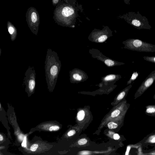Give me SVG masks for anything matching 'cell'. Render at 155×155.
I'll return each instance as SVG.
<instances>
[{
    "instance_id": "6da1fadb",
    "label": "cell",
    "mask_w": 155,
    "mask_h": 155,
    "mask_svg": "<svg viewBox=\"0 0 155 155\" xmlns=\"http://www.w3.org/2000/svg\"><path fill=\"white\" fill-rule=\"evenodd\" d=\"M45 64L46 82L48 87L52 88L57 82L61 66L57 53L50 48L48 49Z\"/></svg>"
},
{
    "instance_id": "7a4b0ae2",
    "label": "cell",
    "mask_w": 155,
    "mask_h": 155,
    "mask_svg": "<svg viewBox=\"0 0 155 155\" xmlns=\"http://www.w3.org/2000/svg\"><path fill=\"white\" fill-rule=\"evenodd\" d=\"M53 17L56 22L61 26L71 28L75 27L77 14L74 7L68 4H58Z\"/></svg>"
},
{
    "instance_id": "3957f363",
    "label": "cell",
    "mask_w": 155,
    "mask_h": 155,
    "mask_svg": "<svg viewBox=\"0 0 155 155\" xmlns=\"http://www.w3.org/2000/svg\"><path fill=\"white\" fill-rule=\"evenodd\" d=\"M118 18L124 19L128 24L138 29H150L151 27L149 24L148 19L142 16L139 12H129L125 14L119 15Z\"/></svg>"
},
{
    "instance_id": "277c9868",
    "label": "cell",
    "mask_w": 155,
    "mask_h": 155,
    "mask_svg": "<svg viewBox=\"0 0 155 155\" xmlns=\"http://www.w3.org/2000/svg\"><path fill=\"white\" fill-rule=\"evenodd\" d=\"M123 47L129 50L142 52H155V45L135 39H129L123 41Z\"/></svg>"
},
{
    "instance_id": "5b68a950",
    "label": "cell",
    "mask_w": 155,
    "mask_h": 155,
    "mask_svg": "<svg viewBox=\"0 0 155 155\" xmlns=\"http://www.w3.org/2000/svg\"><path fill=\"white\" fill-rule=\"evenodd\" d=\"M26 21L28 27L34 35H38L40 24V17L36 9L32 7L27 10L26 13Z\"/></svg>"
},
{
    "instance_id": "8992f818",
    "label": "cell",
    "mask_w": 155,
    "mask_h": 155,
    "mask_svg": "<svg viewBox=\"0 0 155 155\" xmlns=\"http://www.w3.org/2000/svg\"><path fill=\"white\" fill-rule=\"evenodd\" d=\"M101 29H94L88 37V39L93 42L103 43L112 36V31L107 26H102Z\"/></svg>"
},
{
    "instance_id": "52a82bcc",
    "label": "cell",
    "mask_w": 155,
    "mask_h": 155,
    "mask_svg": "<svg viewBox=\"0 0 155 155\" xmlns=\"http://www.w3.org/2000/svg\"><path fill=\"white\" fill-rule=\"evenodd\" d=\"M23 83L25 86V91L30 93H32L36 84V73L33 66L28 67L25 74Z\"/></svg>"
},
{
    "instance_id": "ba28073f",
    "label": "cell",
    "mask_w": 155,
    "mask_h": 155,
    "mask_svg": "<svg viewBox=\"0 0 155 155\" xmlns=\"http://www.w3.org/2000/svg\"><path fill=\"white\" fill-rule=\"evenodd\" d=\"M89 53L93 58L101 61L108 67L121 65L125 64L124 63L116 61L105 56L98 50L96 49H90Z\"/></svg>"
},
{
    "instance_id": "9c48e42d",
    "label": "cell",
    "mask_w": 155,
    "mask_h": 155,
    "mask_svg": "<svg viewBox=\"0 0 155 155\" xmlns=\"http://www.w3.org/2000/svg\"><path fill=\"white\" fill-rule=\"evenodd\" d=\"M69 80L71 83H78L86 81L88 78L87 74L83 70L74 68L69 72Z\"/></svg>"
},
{
    "instance_id": "30bf717a",
    "label": "cell",
    "mask_w": 155,
    "mask_h": 155,
    "mask_svg": "<svg viewBox=\"0 0 155 155\" xmlns=\"http://www.w3.org/2000/svg\"><path fill=\"white\" fill-rule=\"evenodd\" d=\"M5 110L2 106L0 103V121L1 122L4 127L6 129L9 135L11 137L10 132L9 131L10 128L8 125L6 114Z\"/></svg>"
},
{
    "instance_id": "8fae6325",
    "label": "cell",
    "mask_w": 155,
    "mask_h": 155,
    "mask_svg": "<svg viewBox=\"0 0 155 155\" xmlns=\"http://www.w3.org/2000/svg\"><path fill=\"white\" fill-rule=\"evenodd\" d=\"M7 28L9 34L10 38L12 41H14L16 38L17 31L15 26L10 21L7 23Z\"/></svg>"
},
{
    "instance_id": "7c38bea8",
    "label": "cell",
    "mask_w": 155,
    "mask_h": 155,
    "mask_svg": "<svg viewBox=\"0 0 155 155\" xmlns=\"http://www.w3.org/2000/svg\"><path fill=\"white\" fill-rule=\"evenodd\" d=\"M121 78V76L119 74H110L102 77L101 80L105 82L110 83L116 81Z\"/></svg>"
},
{
    "instance_id": "4fadbf2b",
    "label": "cell",
    "mask_w": 155,
    "mask_h": 155,
    "mask_svg": "<svg viewBox=\"0 0 155 155\" xmlns=\"http://www.w3.org/2000/svg\"><path fill=\"white\" fill-rule=\"evenodd\" d=\"M9 140L5 135L3 133H0V146H7L10 143Z\"/></svg>"
},
{
    "instance_id": "5bb4252c",
    "label": "cell",
    "mask_w": 155,
    "mask_h": 155,
    "mask_svg": "<svg viewBox=\"0 0 155 155\" xmlns=\"http://www.w3.org/2000/svg\"><path fill=\"white\" fill-rule=\"evenodd\" d=\"M85 112L83 110H81L77 113V118L78 120L79 121L83 120L85 116Z\"/></svg>"
},
{
    "instance_id": "9a60e30c",
    "label": "cell",
    "mask_w": 155,
    "mask_h": 155,
    "mask_svg": "<svg viewBox=\"0 0 155 155\" xmlns=\"http://www.w3.org/2000/svg\"><path fill=\"white\" fill-rule=\"evenodd\" d=\"M138 74L137 72H134L132 74L131 77L128 82L127 84L131 83L132 81L134 80L138 76Z\"/></svg>"
},
{
    "instance_id": "2e32d148",
    "label": "cell",
    "mask_w": 155,
    "mask_h": 155,
    "mask_svg": "<svg viewBox=\"0 0 155 155\" xmlns=\"http://www.w3.org/2000/svg\"><path fill=\"white\" fill-rule=\"evenodd\" d=\"M143 58L147 61L150 62L152 63H155V57H149V56H144Z\"/></svg>"
},
{
    "instance_id": "e0dca14e",
    "label": "cell",
    "mask_w": 155,
    "mask_h": 155,
    "mask_svg": "<svg viewBox=\"0 0 155 155\" xmlns=\"http://www.w3.org/2000/svg\"><path fill=\"white\" fill-rule=\"evenodd\" d=\"M107 126L110 129H115L118 127V125L117 124L113 122L109 123L108 124Z\"/></svg>"
},
{
    "instance_id": "ac0fdd59",
    "label": "cell",
    "mask_w": 155,
    "mask_h": 155,
    "mask_svg": "<svg viewBox=\"0 0 155 155\" xmlns=\"http://www.w3.org/2000/svg\"><path fill=\"white\" fill-rule=\"evenodd\" d=\"M120 111L118 110H114L111 114V116L112 117H114L117 116L120 114Z\"/></svg>"
},
{
    "instance_id": "d6986e66",
    "label": "cell",
    "mask_w": 155,
    "mask_h": 155,
    "mask_svg": "<svg viewBox=\"0 0 155 155\" xmlns=\"http://www.w3.org/2000/svg\"><path fill=\"white\" fill-rule=\"evenodd\" d=\"M87 142V140L85 138H82L79 140L78 141V143L79 145H83Z\"/></svg>"
},
{
    "instance_id": "ffe728a7",
    "label": "cell",
    "mask_w": 155,
    "mask_h": 155,
    "mask_svg": "<svg viewBox=\"0 0 155 155\" xmlns=\"http://www.w3.org/2000/svg\"><path fill=\"white\" fill-rule=\"evenodd\" d=\"M38 147V144L35 143L32 145L30 147V150L32 152L35 151Z\"/></svg>"
},
{
    "instance_id": "44dd1931",
    "label": "cell",
    "mask_w": 155,
    "mask_h": 155,
    "mask_svg": "<svg viewBox=\"0 0 155 155\" xmlns=\"http://www.w3.org/2000/svg\"><path fill=\"white\" fill-rule=\"evenodd\" d=\"M125 94V92L123 91L121 92L118 96L117 99L118 100H120L122 99L124 96Z\"/></svg>"
},
{
    "instance_id": "7402d4cb",
    "label": "cell",
    "mask_w": 155,
    "mask_h": 155,
    "mask_svg": "<svg viewBox=\"0 0 155 155\" xmlns=\"http://www.w3.org/2000/svg\"><path fill=\"white\" fill-rule=\"evenodd\" d=\"M60 128L57 125L53 126L49 128L50 131H56L58 130Z\"/></svg>"
},
{
    "instance_id": "603a6c76",
    "label": "cell",
    "mask_w": 155,
    "mask_h": 155,
    "mask_svg": "<svg viewBox=\"0 0 155 155\" xmlns=\"http://www.w3.org/2000/svg\"><path fill=\"white\" fill-rule=\"evenodd\" d=\"M64 2L68 4L73 6L75 4L76 1L75 0H64Z\"/></svg>"
},
{
    "instance_id": "cb8c5ba5",
    "label": "cell",
    "mask_w": 155,
    "mask_h": 155,
    "mask_svg": "<svg viewBox=\"0 0 155 155\" xmlns=\"http://www.w3.org/2000/svg\"><path fill=\"white\" fill-rule=\"evenodd\" d=\"M76 133V131L74 130H72L69 131L68 133V135L69 136H71L73 135Z\"/></svg>"
},
{
    "instance_id": "d4e9b609",
    "label": "cell",
    "mask_w": 155,
    "mask_h": 155,
    "mask_svg": "<svg viewBox=\"0 0 155 155\" xmlns=\"http://www.w3.org/2000/svg\"><path fill=\"white\" fill-rule=\"evenodd\" d=\"M60 0H52V2L53 5L54 6L60 4L59 2H60Z\"/></svg>"
},
{
    "instance_id": "484cf974",
    "label": "cell",
    "mask_w": 155,
    "mask_h": 155,
    "mask_svg": "<svg viewBox=\"0 0 155 155\" xmlns=\"http://www.w3.org/2000/svg\"><path fill=\"white\" fill-rule=\"evenodd\" d=\"M155 109L154 108H150L147 109L146 111L148 113H154L155 112Z\"/></svg>"
},
{
    "instance_id": "4316f807",
    "label": "cell",
    "mask_w": 155,
    "mask_h": 155,
    "mask_svg": "<svg viewBox=\"0 0 155 155\" xmlns=\"http://www.w3.org/2000/svg\"><path fill=\"white\" fill-rule=\"evenodd\" d=\"M79 154L80 155H88L90 154V152L87 151H83L80 152Z\"/></svg>"
},
{
    "instance_id": "83f0119b",
    "label": "cell",
    "mask_w": 155,
    "mask_h": 155,
    "mask_svg": "<svg viewBox=\"0 0 155 155\" xmlns=\"http://www.w3.org/2000/svg\"><path fill=\"white\" fill-rule=\"evenodd\" d=\"M113 137L114 139L117 140L120 138V136L117 134H114Z\"/></svg>"
},
{
    "instance_id": "f1b7e54d",
    "label": "cell",
    "mask_w": 155,
    "mask_h": 155,
    "mask_svg": "<svg viewBox=\"0 0 155 155\" xmlns=\"http://www.w3.org/2000/svg\"><path fill=\"white\" fill-rule=\"evenodd\" d=\"M124 2L126 4L130 5V0H123Z\"/></svg>"
},
{
    "instance_id": "f546056e",
    "label": "cell",
    "mask_w": 155,
    "mask_h": 155,
    "mask_svg": "<svg viewBox=\"0 0 155 155\" xmlns=\"http://www.w3.org/2000/svg\"><path fill=\"white\" fill-rule=\"evenodd\" d=\"M130 150V147L128 146V147L127 148V151L126 153V155L128 154Z\"/></svg>"
},
{
    "instance_id": "4dcf8cb0",
    "label": "cell",
    "mask_w": 155,
    "mask_h": 155,
    "mask_svg": "<svg viewBox=\"0 0 155 155\" xmlns=\"http://www.w3.org/2000/svg\"><path fill=\"white\" fill-rule=\"evenodd\" d=\"M155 136H154L153 137V138L151 140V142L152 143H154L155 142Z\"/></svg>"
},
{
    "instance_id": "1f68e13d",
    "label": "cell",
    "mask_w": 155,
    "mask_h": 155,
    "mask_svg": "<svg viewBox=\"0 0 155 155\" xmlns=\"http://www.w3.org/2000/svg\"><path fill=\"white\" fill-rule=\"evenodd\" d=\"M1 53H2V49L0 48V56H1Z\"/></svg>"
}]
</instances>
